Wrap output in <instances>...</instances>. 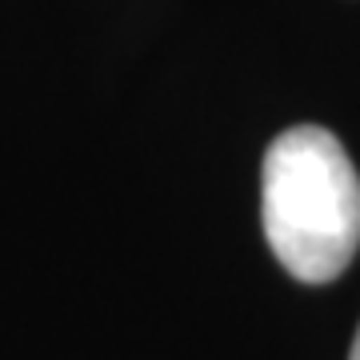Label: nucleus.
Listing matches in <instances>:
<instances>
[{"label": "nucleus", "mask_w": 360, "mask_h": 360, "mask_svg": "<svg viewBox=\"0 0 360 360\" xmlns=\"http://www.w3.org/2000/svg\"><path fill=\"white\" fill-rule=\"evenodd\" d=\"M260 220L272 257L304 284H328L360 248V176L321 124L281 132L260 168Z\"/></svg>", "instance_id": "nucleus-1"}, {"label": "nucleus", "mask_w": 360, "mask_h": 360, "mask_svg": "<svg viewBox=\"0 0 360 360\" xmlns=\"http://www.w3.org/2000/svg\"><path fill=\"white\" fill-rule=\"evenodd\" d=\"M348 360H360V328H356V340H352V356Z\"/></svg>", "instance_id": "nucleus-2"}]
</instances>
